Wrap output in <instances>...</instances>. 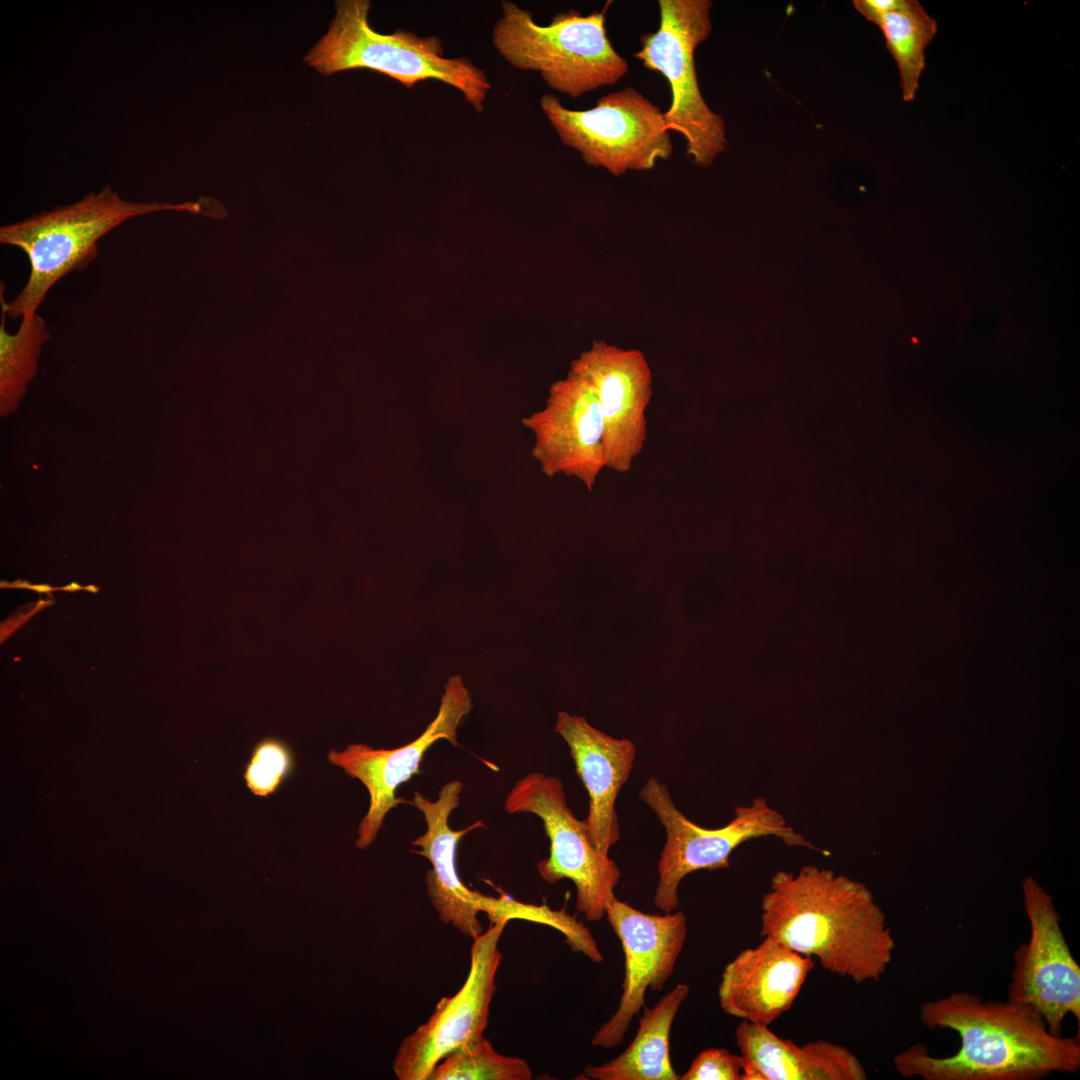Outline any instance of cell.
Here are the masks:
<instances>
[{
	"label": "cell",
	"instance_id": "20",
	"mask_svg": "<svg viewBox=\"0 0 1080 1080\" xmlns=\"http://www.w3.org/2000/svg\"><path fill=\"white\" fill-rule=\"evenodd\" d=\"M690 987L677 984L639 1018L637 1033L630 1045L615 1058L600 1065H588L586 1078L593 1080H679L669 1055V1038L674 1018L687 999Z\"/></svg>",
	"mask_w": 1080,
	"mask_h": 1080
},
{
	"label": "cell",
	"instance_id": "5",
	"mask_svg": "<svg viewBox=\"0 0 1080 1080\" xmlns=\"http://www.w3.org/2000/svg\"><path fill=\"white\" fill-rule=\"evenodd\" d=\"M492 43L511 66L539 72L550 88L574 99L616 84L629 69L607 36L605 11L568 10L540 25L530 11L504 0Z\"/></svg>",
	"mask_w": 1080,
	"mask_h": 1080
},
{
	"label": "cell",
	"instance_id": "18",
	"mask_svg": "<svg viewBox=\"0 0 1080 1080\" xmlns=\"http://www.w3.org/2000/svg\"><path fill=\"white\" fill-rule=\"evenodd\" d=\"M554 731L567 743L575 772L589 796L584 819L594 846L608 855L620 839L615 802L628 780L636 748L629 739L611 737L591 726L584 717L559 712Z\"/></svg>",
	"mask_w": 1080,
	"mask_h": 1080
},
{
	"label": "cell",
	"instance_id": "19",
	"mask_svg": "<svg viewBox=\"0 0 1080 1080\" xmlns=\"http://www.w3.org/2000/svg\"><path fill=\"white\" fill-rule=\"evenodd\" d=\"M735 1040L743 1080H865L867 1072L845 1046L826 1040L798 1045L769 1026L741 1020Z\"/></svg>",
	"mask_w": 1080,
	"mask_h": 1080
},
{
	"label": "cell",
	"instance_id": "8",
	"mask_svg": "<svg viewBox=\"0 0 1080 1080\" xmlns=\"http://www.w3.org/2000/svg\"><path fill=\"white\" fill-rule=\"evenodd\" d=\"M540 106L565 146L615 176L650 170L672 154L664 113L632 87L602 96L588 110L566 108L553 94H544Z\"/></svg>",
	"mask_w": 1080,
	"mask_h": 1080
},
{
	"label": "cell",
	"instance_id": "24",
	"mask_svg": "<svg viewBox=\"0 0 1080 1080\" xmlns=\"http://www.w3.org/2000/svg\"><path fill=\"white\" fill-rule=\"evenodd\" d=\"M294 754L283 740L268 737L259 741L250 757L244 774L250 791L265 797L276 792L294 768Z\"/></svg>",
	"mask_w": 1080,
	"mask_h": 1080
},
{
	"label": "cell",
	"instance_id": "9",
	"mask_svg": "<svg viewBox=\"0 0 1080 1080\" xmlns=\"http://www.w3.org/2000/svg\"><path fill=\"white\" fill-rule=\"evenodd\" d=\"M503 806L507 813H531L542 820L550 853L537 864L540 876L550 884L571 880L576 910L588 921L601 920L615 897L621 871L594 846L585 821L574 816L562 781L541 772L529 773L516 782Z\"/></svg>",
	"mask_w": 1080,
	"mask_h": 1080
},
{
	"label": "cell",
	"instance_id": "11",
	"mask_svg": "<svg viewBox=\"0 0 1080 1080\" xmlns=\"http://www.w3.org/2000/svg\"><path fill=\"white\" fill-rule=\"evenodd\" d=\"M508 921L494 920L486 932L472 939L464 984L453 996L442 997L428 1020L401 1043L393 1063L398 1079L428 1080L443 1058L483 1037L502 959L498 943Z\"/></svg>",
	"mask_w": 1080,
	"mask_h": 1080
},
{
	"label": "cell",
	"instance_id": "15",
	"mask_svg": "<svg viewBox=\"0 0 1080 1080\" xmlns=\"http://www.w3.org/2000/svg\"><path fill=\"white\" fill-rule=\"evenodd\" d=\"M463 785L453 780L443 785L436 800L431 801L420 792L414 793L409 804L416 807L424 817L427 830L412 845L419 847L414 853L424 856L431 863L425 880L428 897L444 924H451L459 932L474 939L483 932L478 919L486 912L491 921L516 918L518 901L503 896L495 898L469 889L460 879L456 867L457 846L461 838L479 827L482 820L462 830L449 826V817L459 805Z\"/></svg>",
	"mask_w": 1080,
	"mask_h": 1080
},
{
	"label": "cell",
	"instance_id": "4",
	"mask_svg": "<svg viewBox=\"0 0 1080 1080\" xmlns=\"http://www.w3.org/2000/svg\"><path fill=\"white\" fill-rule=\"evenodd\" d=\"M336 14L327 33L309 50L304 61L319 73L369 69L406 88L426 80L441 81L457 89L478 113L491 89L483 69L466 57L444 56L438 36H420L398 28L379 33L369 24L370 1H336Z\"/></svg>",
	"mask_w": 1080,
	"mask_h": 1080
},
{
	"label": "cell",
	"instance_id": "1",
	"mask_svg": "<svg viewBox=\"0 0 1080 1080\" xmlns=\"http://www.w3.org/2000/svg\"><path fill=\"white\" fill-rule=\"evenodd\" d=\"M760 908L762 937L856 984L879 981L892 962L896 944L884 911L863 883L832 869L775 872Z\"/></svg>",
	"mask_w": 1080,
	"mask_h": 1080
},
{
	"label": "cell",
	"instance_id": "22",
	"mask_svg": "<svg viewBox=\"0 0 1080 1080\" xmlns=\"http://www.w3.org/2000/svg\"><path fill=\"white\" fill-rule=\"evenodd\" d=\"M0 324V393L2 412L13 410L24 395L37 370L42 346L49 340L50 331L39 314L21 319L15 333L6 328L4 309Z\"/></svg>",
	"mask_w": 1080,
	"mask_h": 1080
},
{
	"label": "cell",
	"instance_id": "12",
	"mask_svg": "<svg viewBox=\"0 0 1080 1080\" xmlns=\"http://www.w3.org/2000/svg\"><path fill=\"white\" fill-rule=\"evenodd\" d=\"M605 916L624 953V978L619 1005L592 1037L591 1045L610 1049L620 1045L632 1019L645 1006L648 989L660 991L673 975L687 937L681 911L644 913L614 897Z\"/></svg>",
	"mask_w": 1080,
	"mask_h": 1080
},
{
	"label": "cell",
	"instance_id": "23",
	"mask_svg": "<svg viewBox=\"0 0 1080 1080\" xmlns=\"http://www.w3.org/2000/svg\"><path fill=\"white\" fill-rule=\"evenodd\" d=\"M532 1071L521 1058L499 1054L484 1036L443 1058L428 1080H530Z\"/></svg>",
	"mask_w": 1080,
	"mask_h": 1080
},
{
	"label": "cell",
	"instance_id": "16",
	"mask_svg": "<svg viewBox=\"0 0 1080 1080\" xmlns=\"http://www.w3.org/2000/svg\"><path fill=\"white\" fill-rule=\"evenodd\" d=\"M571 367L585 375L595 390L607 468L629 472L647 439L652 375L644 355L596 341Z\"/></svg>",
	"mask_w": 1080,
	"mask_h": 1080
},
{
	"label": "cell",
	"instance_id": "2",
	"mask_svg": "<svg viewBox=\"0 0 1080 1080\" xmlns=\"http://www.w3.org/2000/svg\"><path fill=\"white\" fill-rule=\"evenodd\" d=\"M930 1029H949L960 1038L955 1054L937 1057L920 1044L899 1052L895 1070L924 1080H1038L1080 1068V1037L1053 1035L1039 1013L1007 1001H984L953 992L921 1005Z\"/></svg>",
	"mask_w": 1080,
	"mask_h": 1080
},
{
	"label": "cell",
	"instance_id": "25",
	"mask_svg": "<svg viewBox=\"0 0 1080 1080\" xmlns=\"http://www.w3.org/2000/svg\"><path fill=\"white\" fill-rule=\"evenodd\" d=\"M679 1080H743V1059L724 1048L700 1052Z\"/></svg>",
	"mask_w": 1080,
	"mask_h": 1080
},
{
	"label": "cell",
	"instance_id": "7",
	"mask_svg": "<svg viewBox=\"0 0 1080 1080\" xmlns=\"http://www.w3.org/2000/svg\"><path fill=\"white\" fill-rule=\"evenodd\" d=\"M660 23L640 36L634 57L669 83L671 105L664 112L669 130L686 140V153L696 165L708 166L726 149L721 115L706 104L699 89L694 53L711 33L710 0H659Z\"/></svg>",
	"mask_w": 1080,
	"mask_h": 1080
},
{
	"label": "cell",
	"instance_id": "26",
	"mask_svg": "<svg viewBox=\"0 0 1080 1080\" xmlns=\"http://www.w3.org/2000/svg\"><path fill=\"white\" fill-rule=\"evenodd\" d=\"M906 0H854L855 9L875 25L885 13L900 8Z\"/></svg>",
	"mask_w": 1080,
	"mask_h": 1080
},
{
	"label": "cell",
	"instance_id": "6",
	"mask_svg": "<svg viewBox=\"0 0 1080 1080\" xmlns=\"http://www.w3.org/2000/svg\"><path fill=\"white\" fill-rule=\"evenodd\" d=\"M639 797L655 812L666 830V842L657 864L659 880L654 895L655 906L664 913L678 908V887L685 876L698 870L728 868L732 852L748 840L774 836L787 846L830 855L796 832L784 815L763 797L735 808L733 819L717 829L703 828L685 817L675 806L667 786L655 777L646 781Z\"/></svg>",
	"mask_w": 1080,
	"mask_h": 1080
},
{
	"label": "cell",
	"instance_id": "14",
	"mask_svg": "<svg viewBox=\"0 0 1080 1080\" xmlns=\"http://www.w3.org/2000/svg\"><path fill=\"white\" fill-rule=\"evenodd\" d=\"M522 422L534 436L532 455L545 475L572 477L593 490L607 463L600 406L585 375L571 367L551 387L545 407Z\"/></svg>",
	"mask_w": 1080,
	"mask_h": 1080
},
{
	"label": "cell",
	"instance_id": "13",
	"mask_svg": "<svg viewBox=\"0 0 1080 1080\" xmlns=\"http://www.w3.org/2000/svg\"><path fill=\"white\" fill-rule=\"evenodd\" d=\"M472 708L471 695L460 675L445 684L438 713L424 732L412 742L394 749H376L365 744H351L343 751L330 750L328 761L358 779L369 793V808L358 827L356 846L364 849L376 838L387 813L400 803L397 788L419 772L427 750L444 739L459 746L457 729Z\"/></svg>",
	"mask_w": 1080,
	"mask_h": 1080
},
{
	"label": "cell",
	"instance_id": "17",
	"mask_svg": "<svg viewBox=\"0 0 1080 1080\" xmlns=\"http://www.w3.org/2000/svg\"><path fill=\"white\" fill-rule=\"evenodd\" d=\"M814 959L767 937L740 951L723 969L718 987L728 1015L770 1026L799 995Z\"/></svg>",
	"mask_w": 1080,
	"mask_h": 1080
},
{
	"label": "cell",
	"instance_id": "10",
	"mask_svg": "<svg viewBox=\"0 0 1080 1080\" xmlns=\"http://www.w3.org/2000/svg\"><path fill=\"white\" fill-rule=\"evenodd\" d=\"M1022 891L1030 933L1014 952L1008 1000L1032 1008L1053 1035L1062 1036L1067 1015L1080 1020V968L1052 896L1032 876L1024 878Z\"/></svg>",
	"mask_w": 1080,
	"mask_h": 1080
},
{
	"label": "cell",
	"instance_id": "21",
	"mask_svg": "<svg viewBox=\"0 0 1080 1080\" xmlns=\"http://www.w3.org/2000/svg\"><path fill=\"white\" fill-rule=\"evenodd\" d=\"M876 25L896 61L903 100L912 101L925 68V48L937 32V21L919 1L906 0L902 7L882 15Z\"/></svg>",
	"mask_w": 1080,
	"mask_h": 1080
},
{
	"label": "cell",
	"instance_id": "3",
	"mask_svg": "<svg viewBox=\"0 0 1080 1080\" xmlns=\"http://www.w3.org/2000/svg\"><path fill=\"white\" fill-rule=\"evenodd\" d=\"M202 206L130 201L103 187L73 204L2 226L0 243L20 248L30 263L28 280L11 302L1 283L2 309L12 318L36 314L49 290L66 274L85 268L98 254V241L128 219L165 210L203 213Z\"/></svg>",
	"mask_w": 1080,
	"mask_h": 1080
}]
</instances>
